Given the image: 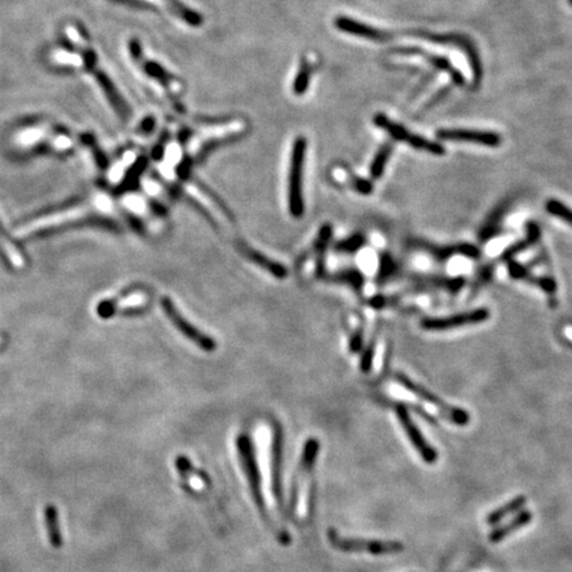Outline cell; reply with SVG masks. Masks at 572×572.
Segmentation results:
<instances>
[{
	"mask_svg": "<svg viewBox=\"0 0 572 572\" xmlns=\"http://www.w3.org/2000/svg\"><path fill=\"white\" fill-rule=\"evenodd\" d=\"M145 69H146V72H148L150 76L155 77L157 80H159V81L164 83L166 86H170L171 89H174V88H172V82H171V77H170V75H167V73L164 72V69H162L161 66H158V64H155V63H146V64H145Z\"/></svg>",
	"mask_w": 572,
	"mask_h": 572,
	"instance_id": "836d02e7",
	"label": "cell"
},
{
	"mask_svg": "<svg viewBox=\"0 0 572 572\" xmlns=\"http://www.w3.org/2000/svg\"><path fill=\"white\" fill-rule=\"evenodd\" d=\"M399 266L388 253H383L379 260V270H377V282L384 284L397 273Z\"/></svg>",
	"mask_w": 572,
	"mask_h": 572,
	"instance_id": "f1b7e54d",
	"label": "cell"
},
{
	"mask_svg": "<svg viewBox=\"0 0 572 572\" xmlns=\"http://www.w3.org/2000/svg\"><path fill=\"white\" fill-rule=\"evenodd\" d=\"M130 50L134 59H141V47L137 41H131Z\"/></svg>",
	"mask_w": 572,
	"mask_h": 572,
	"instance_id": "b9f144b4",
	"label": "cell"
},
{
	"mask_svg": "<svg viewBox=\"0 0 572 572\" xmlns=\"http://www.w3.org/2000/svg\"><path fill=\"white\" fill-rule=\"evenodd\" d=\"M310 72L311 68L309 61L302 63V66H301L299 70H298V76L295 77V86H293L295 93H297V95H302L308 89L309 80H310Z\"/></svg>",
	"mask_w": 572,
	"mask_h": 572,
	"instance_id": "1f68e13d",
	"label": "cell"
},
{
	"mask_svg": "<svg viewBox=\"0 0 572 572\" xmlns=\"http://www.w3.org/2000/svg\"><path fill=\"white\" fill-rule=\"evenodd\" d=\"M396 415H397V419H399L400 424L404 428V431L408 436L409 442H412L415 449L419 452L420 457L423 458L426 464H435L437 461V457H439L437 451L435 448H432L429 445V442L425 440L420 429L416 426V424L413 423V420L411 419V415H409L407 407L403 406V404L396 406Z\"/></svg>",
	"mask_w": 572,
	"mask_h": 572,
	"instance_id": "9c48e42d",
	"label": "cell"
},
{
	"mask_svg": "<svg viewBox=\"0 0 572 572\" xmlns=\"http://www.w3.org/2000/svg\"><path fill=\"white\" fill-rule=\"evenodd\" d=\"M190 170H191V159L190 158H186L178 166V170H177L178 177L181 178V179H187L188 178V174H190Z\"/></svg>",
	"mask_w": 572,
	"mask_h": 572,
	"instance_id": "f35d334b",
	"label": "cell"
},
{
	"mask_svg": "<svg viewBox=\"0 0 572 572\" xmlns=\"http://www.w3.org/2000/svg\"><path fill=\"white\" fill-rule=\"evenodd\" d=\"M351 186L357 193H359L362 195H370L374 190V186L370 180L357 178V177L351 178Z\"/></svg>",
	"mask_w": 572,
	"mask_h": 572,
	"instance_id": "d590c367",
	"label": "cell"
},
{
	"mask_svg": "<svg viewBox=\"0 0 572 572\" xmlns=\"http://www.w3.org/2000/svg\"><path fill=\"white\" fill-rule=\"evenodd\" d=\"M506 262L507 270H509V273H510L511 278H514V279H520V281L527 282V284L537 285V286L540 288V278L542 277H535L534 275H531V273H530V270H529L524 265H522L521 262H515L514 259H511V260H509V262Z\"/></svg>",
	"mask_w": 572,
	"mask_h": 572,
	"instance_id": "4316f807",
	"label": "cell"
},
{
	"mask_svg": "<svg viewBox=\"0 0 572 572\" xmlns=\"http://www.w3.org/2000/svg\"><path fill=\"white\" fill-rule=\"evenodd\" d=\"M150 207H151L152 213H155V215H159V216H164L166 213H167L164 206L159 204V201H155V200H150Z\"/></svg>",
	"mask_w": 572,
	"mask_h": 572,
	"instance_id": "60d3db41",
	"label": "cell"
},
{
	"mask_svg": "<svg viewBox=\"0 0 572 572\" xmlns=\"http://www.w3.org/2000/svg\"><path fill=\"white\" fill-rule=\"evenodd\" d=\"M138 1L146 3L150 6H155V7H161V8H168V10H171V12L177 14L186 23H188L191 26H199L201 23V17H199L197 12L186 8L177 0H138Z\"/></svg>",
	"mask_w": 572,
	"mask_h": 572,
	"instance_id": "d6986e66",
	"label": "cell"
},
{
	"mask_svg": "<svg viewBox=\"0 0 572 572\" xmlns=\"http://www.w3.org/2000/svg\"><path fill=\"white\" fill-rule=\"evenodd\" d=\"M374 122L380 129L387 131L393 139L404 142V144L409 145L411 148L426 151V152L433 154V155H444L445 154V148L439 142L429 141V139H426L422 135H417V134H412L404 126H402L396 122H393L384 115H376Z\"/></svg>",
	"mask_w": 572,
	"mask_h": 572,
	"instance_id": "8992f818",
	"label": "cell"
},
{
	"mask_svg": "<svg viewBox=\"0 0 572 572\" xmlns=\"http://www.w3.org/2000/svg\"><path fill=\"white\" fill-rule=\"evenodd\" d=\"M175 468L183 480V485L186 491L195 495H200L210 489V481L207 475L199 472L188 458L178 456V458L175 460Z\"/></svg>",
	"mask_w": 572,
	"mask_h": 572,
	"instance_id": "7c38bea8",
	"label": "cell"
},
{
	"mask_svg": "<svg viewBox=\"0 0 572 572\" xmlns=\"http://www.w3.org/2000/svg\"><path fill=\"white\" fill-rule=\"evenodd\" d=\"M396 53H400V55H417V56H422V57H425L431 64L433 66H436L437 69H440V70H444V72H446L449 76H451V79L453 80V81L458 83V85H464L465 83V79H464V76L458 72L457 69L455 68V66L451 64V61L449 60H446V59H444V57H440V56H433V55H429L428 52H425V50H417V48H399V50H395Z\"/></svg>",
	"mask_w": 572,
	"mask_h": 572,
	"instance_id": "9a60e30c",
	"label": "cell"
},
{
	"mask_svg": "<svg viewBox=\"0 0 572 572\" xmlns=\"http://www.w3.org/2000/svg\"><path fill=\"white\" fill-rule=\"evenodd\" d=\"M526 505V497L524 495H518L514 500H511L510 502L505 504L504 506L495 509L493 513H491L486 518V522L489 524H497L501 522L504 518H506L507 515L520 511L523 506Z\"/></svg>",
	"mask_w": 572,
	"mask_h": 572,
	"instance_id": "d4e9b609",
	"label": "cell"
},
{
	"mask_svg": "<svg viewBox=\"0 0 572 572\" xmlns=\"http://www.w3.org/2000/svg\"><path fill=\"white\" fill-rule=\"evenodd\" d=\"M44 518H46V527H47L48 540H50L52 547H55V549L61 547L63 546V537H61V533H60L59 514H57L56 507L53 505H48L46 507Z\"/></svg>",
	"mask_w": 572,
	"mask_h": 572,
	"instance_id": "603a6c76",
	"label": "cell"
},
{
	"mask_svg": "<svg viewBox=\"0 0 572 572\" xmlns=\"http://www.w3.org/2000/svg\"><path fill=\"white\" fill-rule=\"evenodd\" d=\"M161 304H162V309H164V314L167 315V318L172 322V325L177 327L187 339H190L191 342H194L203 351L213 353L216 350V342H215V339L211 338L210 335L204 334L203 331H200L193 324H190L180 314L179 310L177 309V306L174 305V302L168 297H164L162 301H161Z\"/></svg>",
	"mask_w": 572,
	"mask_h": 572,
	"instance_id": "52a82bcc",
	"label": "cell"
},
{
	"mask_svg": "<svg viewBox=\"0 0 572 572\" xmlns=\"http://www.w3.org/2000/svg\"><path fill=\"white\" fill-rule=\"evenodd\" d=\"M507 211H509V203L505 201L502 204H500L493 213H491L489 219L486 220V223L484 224V227L480 230V239L482 241L491 240L494 236L500 235L501 232V227H502V220L505 217Z\"/></svg>",
	"mask_w": 572,
	"mask_h": 572,
	"instance_id": "ffe728a7",
	"label": "cell"
},
{
	"mask_svg": "<svg viewBox=\"0 0 572 572\" xmlns=\"http://www.w3.org/2000/svg\"><path fill=\"white\" fill-rule=\"evenodd\" d=\"M546 211L555 216L558 219L566 221L567 224L572 226V210L569 208L566 204L560 203L556 199H549L546 203Z\"/></svg>",
	"mask_w": 572,
	"mask_h": 572,
	"instance_id": "4dcf8cb0",
	"label": "cell"
},
{
	"mask_svg": "<svg viewBox=\"0 0 572 572\" xmlns=\"http://www.w3.org/2000/svg\"><path fill=\"white\" fill-rule=\"evenodd\" d=\"M239 249H240V252L246 256L248 260L255 262L256 265H259L260 268L265 269L273 277L284 279V278H286V276H288L286 268H284L279 262H273L272 259L266 257L265 255H262L260 252H257V250H255V249H252V248H249L248 246H244L243 243H240Z\"/></svg>",
	"mask_w": 572,
	"mask_h": 572,
	"instance_id": "2e32d148",
	"label": "cell"
},
{
	"mask_svg": "<svg viewBox=\"0 0 572 572\" xmlns=\"http://www.w3.org/2000/svg\"><path fill=\"white\" fill-rule=\"evenodd\" d=\"M540 239V226H538L537 223H534V221H529V223H527V226H526V237H524L523 240H521V241H518V243H515V244L509 246L506 250L502 253L501 260H502V262H509V260H511L515 255L521 253V252L526 250L527 248H530V246H533V244H535Z\"/></svg>",
	"mask_w": 572,
	"mask_h": 572,
	"instance_id": "e0dca14e",
	"label": "cell"
},
{
	"mask_svg": "<svg viewBox=\"0 0 572 572\" xmlns=\"http://www.w3.org/2000/svg\"><path fill=\"white\" fill-rule=\"evenodd\" d=\"M236 444H237L239 460H240V464H241L243 471H244V473H246V480H248V484H249V488H250V491H252L253 500H255L256 505L259 507V510H260L262 517H265V518H266V521H268V523L270 524V518H269V515H268V513H266V506H265V498H264V495H262V484H260L259 469H257L256 462H255V456H253L252 442H250L249 437H248L246 435L241 433V435L237 437V442H236Z\"/></svg>",
	"mask_w": 572,
	"mask_h": 572,
	"instance_id": "5b68a950",
	"label": "cell"
},
{
	"mask_svg": "<svg viewBox=\"0 0 572 572\" xmlns=\"http://www.w3.org/2000/svg\"><path fill=\"white\" fill-rule=\"evenodd\" d=\"M306 150V141L302 137H298L295 141L292 150V159H290V171H289V211L290 215L299 219L302 217L305 207H304V197H302V168H304V158Z\"/></svg>",
	"mask_w": 572,
	"mask_h": 572,
	"instance_id": "3957f363",
	"label": "cell"
},
{
	"mask_svg": "<svg viewBox=\"0 0 572 572\" xmlns=\"http://www.w3.org/2000/svg\"><path fill=\"white\" fill-rule=\"evenodd\" d=\"M366 243H367V239L363 233H355L353 236L344 239L342 241L337 243L334 246V249L337 252H341V253H350L351 255V253H357L359 249L366 246Z\"/></svg>",
	"mask_w": 572,
	"mask_h": 572,
	"instance_id": "f546056e",
	"label": "cell"
},
{
	"mask_svg": "<svg viewBox=\"0 0 572 572\" xmlns=\"http://www.w3.org/2000/svg\"><path fill=\"white\" fill-rule=\"evenodd\" d=\"M531 520H533L531 511L522 510L510 522H507L506 524H504V526L493 530L491 535H489V540H491V543H498V542L505 540L510 534H513L514 531L522 529L523 526L529 524V523L531 522Z\"/></svg>",
	"mask_w": 572,
	"mask_h": 572,
	"instance_id": "ac0fdd59",
	"label": "cell"
},
{
	"mask_svg": "<svg viewBox=\"0 0 572 572\" xmlns=\"http://www.w3.org/2000/svg\"><path fill=\"white\" fill-rule=\"evenodd\" d=\"M330 544L344 553H367L371 555H393L404 550V544L396 540H368L344 538L334 529L327 533Z\"/></svg>",
	"mask_w": 572,
	"mask_h": 572,
	"instance_id": "7a4b0ae2",
	"label": "cell"
},
{
	"mask_svg": "<svg viewBox=\"0 0 572 572\" xmlns=\"http://www.w3.org/2000/svg\"><path fill=\"white\" fill-rule=\"evenodd\" d=\"M437 138L451 142H468L488 148H497L502 144L500 134L493 131L465 130V129H444L436 132Z\"/></svg>",
	"mask_w": 572,
	"mask_h": 572,
	"instance_id": "30bf717a",
	"label": "cell"
},
{
	"mask_svg": "<svg viewBox=\"0 0 572 572\" xmlns=\"http://www.w3.org/2000/svg\"><path fill=\"white\" fill-rule=\"evenodd\" d=\"M115 309H117V308H115V304L108 301V302H102V304L99 305V314H101L102 317H106V318H108V317H112V315L115 314Z\"/></svg>",
	"mask_w": 572,
	"mask_h": 572,
	"instance_id": "ab89813d",
	"label": "cell"
},
{
	"mask_svg": "<svg viewBox=\"0 0 572 572\" xmlns=\"http://www.w3.org/2000/svg\"><path fill=\"white\" fill-rule=\"evenodd\" d=\"M97 80H99L101 88L103 89L105 95L108 96L109 102H110V103H112V106L115 108V112H117L118 115H121L122 118L129 117V108L126 106L125 101L122 99L121 95H119V93H118V90L115 89V85H113L112 81L106 77V75H103V73L99 72V73H97Z\"/></svg>",
	"mask_w": 572,
	"mask_h": 572,
	"instance_id": "7402d4cb",
	"label": "cell"
},
{
	"mask_svg": "<svg viewBox=\"0 0 572 572\" xmlns=\"http://www.w3.org/2000/svg\"><path fill=\"white\" fill-rule=\"evenodd\" d=\"M85 215H86V210H83V208H72V210H68V211H64V213L44 216V217H40L37 220H33L31 223L26 224L24 227L17 229V236H28V235H31V233L36 232V230L50 228V227H56V226H61V224H66L68 221L77 220L80 217H83Z\"/></svg>",
	"mask_w": 572,
	"mask_h": 572,
	"instance_id": "4fadbf2b",
	"label": "cell"
},
{
	"mask_svg": "<svg viewBox=\"0 0 572 572\" xmlns=\"http://www.w3.org/2000/svg\"><path fill=\"white\" fill-rule=\"evenodd\" d=\"M154 129V119L152 118H148L144 124H142V130L145 132H151Z\"/></svg>",
	"mask_w": 572,
	"mask_h": 572,
	"instance_id": "7bdbcfd3",
	"label": "cell"
},
{
	"mask_svg": "<svg viewBox=\"0 0 572 572\" xmlns=\"http://www.w3.org/2000/svg\"><path fill=\"white\" fill-rule=\"evenodd\" d=\"M570 4L572 6V0H570Z\"/></svg>",
	"mask_w": 572,
	"mask_h": 572,
	"instance_id": "ee69618b",
	"label": "cell"
},
{
	"mask_svg": "<svg viewBox=\"0 0 572 572\" xmlns=\"http://www.w3.org/2000/svg\"><path fill=\"white\" fill-rule=\"evenodd\" d=\"M331 236H333V227H331L330 224H325V226H322L321 229H319V233H318L317 241H315V249H317L318 252H322V250L326 248L327 244H328V241H330Z\"/></svg>",
	"mask_w": 572,
	"mask_h": 572,
	"instance_id": "e575fe53",
	"label": "cell"
},
{
	"mask_svg": "<svg viewBox=\"0 0 572 572\" xmlns=\"http://www.w3.org/2000/svg\"><path fill=\"white\" fill-rule=\"evenodd\" d=\"M413 279L419 281L422 286L439 288L442 290H448L451 293H457L465 285V279L462 277H440V276H422Z\"/></svg>",
	"mask_w": 572,
	"mask_h": 572,
	"instance_id": "44dd1931",
	"label": "cell"
},
{
	"mask_svg": "<svg viewBox=\"0 0 572 572\" xmlns=\"http://www.w3.org/2000/svg\"><path fill=\"white\" fill-rule=\"evenodd\" d=\"M374 358H375V344H368L364 350H362V357H360L359 368L364 373H370L374 364Z\"/></svg>",
	"mask_w": 572,
	"mask_h": 572,
	"instance_id": "d6a6232c",
	"label": "cell"
},
{
	"mask_svg": "<svg viewBox=\"0 0 572 572\" xmlns=\"http://www.w3.org/2000/svg\"><path fill=\"white\" fill-rule=\"evenodd\" d=\"M363 328L360 327L358 328L353 335H351V338H350V350H351V353H360L362 351V348H363Z\"/></svg>",
	"mask_w": 572,
	"mask_h": 572,
	"instance_id": "74e56055",
	"label": "cell"
},
{
	"mask_svg": "<svg viewBox=\"0 0 572 572\" xmlns=\"http://www.w3.org/2000/svg\"><path fill=\"white\" fill-rule=\"evenodd\" d=\"M335 27L341 31L350 34H355L359 36L363 39H368V40H374V41H384L390 37H393V33L386 32V31H380L374 27H370L367 24L359 23L354 19L350 17H337L335 19Z\"/></svg>",
	"mask_w": 572,
	"mask_h": 572,
	"instance_id": "5bb4252c",
	"label": "cell"
},
{
	"mask_svg": "<svg viewBox=\"0 0 572 572\" xmlns=\"http://www.w3.org/2000/svg\"><path fill=\"white\" fill-rule=\"evenodd\" d=\"M393 154V146L391 144H386L383 148L376 152L375 158L370 167V175L373 179H379L383 177L386 166L388 164V159Z\"/></svg>",
	"mask_w": 572,
	"mask_h": 572,
	"instance_id": "484cf974",
	"label": "cell"
},
{
	"mask_svg": "<svg viewBox=\"0 0 572 572\" xmlns=\"http://www.w3.org/2000/svg\"><path fill=\"white\" fill-rule=\"evenodd\" d=\"M146 166H148V159L145 157L139 158L135 164L131 166L130 170L128 171L126 177L124 178L121 186H119L121 193H131L139 186V179H141L142 174L145 172Z\"/></svg>",
	"mask_w": 572,
	"mask_h": 572,
	"instance_id": "cb8c5ba5",
	"label": "cell"
},
{
	"mask_svg": "<svg viewBox=\"0 0 572 572\" xmlns=\"http://www.w3.org/2000/svg\"><path fill=\"white\" fill-rule=\"evenodd\" d=\"M396 382L403 386L407 391L417 396L419 399L424 400L426 403L435 406L436 408L440 411V413L444 415L449 422L455 423L456 425H466L471 420L469 413L465 409L458 408V407H452L449 404H446V402L442 400L437 395L429 390H426L423 386H420L419 383L413 382L412 379H409L408 376L404 374H396Z\"/></svg>",
	"mask_w": 572,
	"mask_h": 572,
	"instance_id": "277c9868",
	"label": "cell"
},
{
	"mask_svg": "<svg viewBox=\"0 0 572 572\" xmlns=\"http://www.w3.org/2000/svg\"><path fill=\"white\" fill-rule=\"evenodd\" d=\"M489 317H491V311L485 308H480V309L464 311V313H458V314L448 315V317H439V318L428 317V318L422 319L420 326L426 331H446V330H453L457 327L482 324L488 321Z\"/></svg>",
	"mask_w": 572,
	"mask_h": 572,
	"instance_id": "ba28073f",
	"label": "cell"
},
{
	"mask_svg": "<svg viewBox=\"0 0 572 572\" xmlns=\"http://www.w3.org/2000/svg\"><path fill=\"white\" fill-rule=\"evenodd\" d=\"M55 59H56V61H59V63H61V64H69V66H81V59L79 57V56H76V55H69V53H66V52H59L56 56H55Z\"/></svg>",
	"mask_w": 572,
	"mask_h": 572,
	"instance_id": "8d00e7d4",
	"label": "cell"
},
{
	"mask_svg": "<svg viewBox=\"0 0 572 572\" xmlns=\"http://www.w3.org/2000/svg\"><path fill=\"white\" fill-rule=\"evenodd\" d=\"M319 451V442L315 439H309L305 442L299 466L295 477L290 507L295 520L305 522L309 518L311 507V482L313 466Z\"/></svg>",
	"mask_w": 572,
	"mask_h": 572,
	"instance_id": "6da1fadb",
	"label": "cell"
},
{
	"mask_svg": "<svg viewBox=\"0 0 572 572\" xmlns=\"http://www.w3.org/2000/svg\"><path fill=\"white\" fill-rule=\"evenodd\" d=\"M330 278L334 279V281L344 282V284L350 285L357 292H362L363 284H364L363 273L359 270H357V269H344V270H341V272L330 276Z\"/></svg>",
	"mask_w": 572,
	"mask_h": 572,
	"instance_id": "83f0119b",
	"label": "cell"
},
{
	"mask_svg": "<svg viewBox=\"0 0 572 572\" xmlns=\"http://www.w3.org/2000/svg\"><path fill=\"white\" fill-rule=\"evenodd\" d=\"M415 248L424 250L431 257H433L437 262H448L449 259L455 256H464V257H469L473 260L481 257V249L471 243H460V244H452V246H435L431 243L420 241L415 244Z\"/></svg>",
	"mask_w": 572,
	"mask_h": 572,
	"instance_id": "8fae6325",
	"label": "cell"
}]
</instances>
